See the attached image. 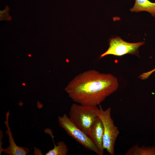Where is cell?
Returning <instances> with one entry per match:
<instances>
[{
  "instance_id": "obj_1",
  "label": "cell",
  "mask_w": 155,
  "mask_h": 155,
  "mask_svg": "<svg viewBox=\"0 0 155 155\" xmlns=\"http://www.w3.org/2000/svg\"><path fill=\"white\" fill-rule=\"evenodd\" d=\"M119 86L117 78L113 75L92 69L76 75L65 90L76 103L97 106L117 90Z\"/></svg>"
},
{
  "instance_id": "obj_2",
  "label": "cell",
  "mask_w": 155,
  "mask_h": 155,
  "mask_svg": "<svg viewBox=\"0 0 155 155\" xmlns=\"http://www.w3.org/2000/svg\"><path fill=\"white\" fill-rule=\"evenodd\" d=\"M99 108L97 106L73 104L69 117L73 123L88 135V131L98 117Z\"/></svg>"
},
{
  "instance_id": "obj_3",
  "label": "cell",
  "mask_w": 155,
  "mask_h": 155,
  "mask_svg": "<svg viewBox=\"0 0 155 155\" xmlns=\"http://www.w3.org/2000/svg\"><path fill=\"white\" fill-rule=\"evenodd\" d=\"M111 108L104 110L99 105L98 116L102 121L104 127L103 148L110 155H114L115 142L119 131L114 124L111 116Z\"/></svg>"
},
{
  "instance_id": "obj_4",
  "label": "cell",
  "mask_w": 155,
  "mask_h": 155,
  "mask_svg": "<svg viewBox=\"0 0 155 155\" xmlns=\"http://www.w3.org/2000/svg\"><path fill=\"white\" fill-rule=\"evenodd\" d=\"M58 121L59 126L69 136L87 149L100 155L99 150L90 138L73 123L66 114L62 116H59Z\"/></svg>"
},
{
  "instance_id": "obj_5",
  "label": "cell",
  "mask_w": 155,
  "mask_h": 155,
  "mask_svg": "<svg viewBox=\"0 0 155 155\" xmlns=\"http://www.w3.org/2000/svg\"><path fill=\"white\" fill-rule=\"evenodd\" d=\"M144 44V42L137 43L128 42L119 37L112 38L109 40V46L108 49L101 55L100 57L102 58L109 55L120 56L127 54L138 56V49L140 46Z\"/></svg>"
},
{
  "instance_id": "obj_6",
  "label": "cell",
  "mask_w": 155,
  "mask_h": 155,
  "mask_svg": "<svg viewBox=\"0 0 155 155\" xmlns=\"http://www.w3.org/2000/svg\"><path fill=\"white\" fill-rule=\"evenodd\" d=\"M10 113L8 111L6 114V120L5 124L7 129L5 133L8 135L9 145L5 149H3L2 152L8 155H26L28 154L30 152L27 148L19 146L16 144L13 137L11 128L9 123V118Z\"/></svg>"
},
{
  "instance_id": "obj_7",
  "label": "cell",
  "mask_w": 155,
  "mask_h": 155,
  "mask_svg": "<svg viewBox=\"0 0 155 155\" xmlns=\"http://www.w3.org/2000/svg\"><path fill=\"white\" fill-rule=\"evenodd\" d=\"M104 127L101 120L98 118L90 128L88 135L93 142L99 150L100 155L104 154L103 138Z\"/></svg>"
},
{
  "instance_id": "obj_8",
  "label": "cell",
  "mask_w": 155,
  "mask_h": 155,
  "mask_svg": "<svg viewBox=\"0 0 155 155\" xmlns=\"http://www.w3.org/2000/svg\"><path fill=\"white\" fill-rule=\"evenodd\" d=\"M130 10L132 12L147 11L154 17L155 16V3L152 2L149 0H135L133 7Z\"/></svg>"
},
{
  "instance_id": "obj_9",
  "label": "cell",
  "mask_w": 155,
  "mask_h": 155,
  "mask_svg": "<svg viewBox=\"0 0 155 155\" xmlns=\"http://www.w3.org/2000/svg\"><path fill=\"white\" fill-rule=\"evenodd\" d=\"M124 155H155V146L140 147L137 144L130 148Z\"/></svg>"
},
{
  "instance_id": "obj_10",
  "label": "cell",
  "mask_w": 155,
  "mask_h": 155,
  "mask_svg": "<svg viewBox=\"0 0 155 155\" xmlns=\"http://www.w3.org/2000/svg\"><path fill=\"white\" fill-rule=\"evenodd\" d=\"M53 140L54 146L49 150L46 155H66L68 151V149L65 143L63 141H59L57 145H56L53 141L52 133L50 134Z\"/></svg>"
},
{
  "instance_id": "obj_11",
  "label": "cell",
  "mask_w": 155,
  "mask_h": 155,
  "mask_svg": "<svg viewBox=\"0 0 155 155\" xmlns=\"http://www.w3.org/2000/svg\"><path fill=\"white\" fill-rule=\"evenodd\" d=\"M155 71V68L152 70L143 73L139 76V78L142 80H145L147 79Z\"/></svg>"
},
{
  "instance_id": "obj_12",
  "label": "cell",
  "mask_w": 155,
  "mask_h": 155,
  "mask_svg": "<svg viewBox=\"0 0 155 155\" xmlns=\"http://www.w3.org/2000/svg\"><path fill=\"white\" fill-rule=\"evenodd\" d=\"M29 56L30 57H31V55H29Z\"/></svg>"
},
{
  "instance_id": "obj_13",
  "label": "cell",
  "mask_w": 155,
  "mask_h": 155,
  "mask_svg": "<svg viewBox=\"0 0 155 155\" xmlns=\"http://www.w3.org/2000/svg\"><path fill=\"white\" fill-rule=\"evenodd\" d=\"M22 84L24 85H25V84Z\"/></svg>"
}]
</instances>
